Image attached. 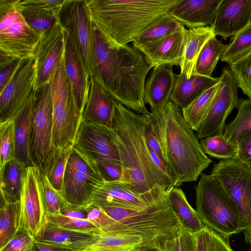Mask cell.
Returning a JSON list of instances; mask_svg holds the SVG:
<instances>
[{
    "label": "cell",
    "instance_id": "6da1fadb",
    "mask_svg": "<svg viewBox=\"0 0 251 251\" xmlns=\"http://www.w3.org/2000/svg\"><path fill=\"white\" fill-rule=\"evenodd\" d=\"M154 66L140 50L113 43L92 23L90 78L126 108L148 117L144 89Z\"/></svg>",
    "mask_w": 251,
    "mask_h": 251
},
{
    "label": "cell",
    "instance_id": "7a4b0ae2",
    "mask_svg": "<svg viewBox=\"0 0 251 251\" xmlns=\"http://www.w3.org/2000/svg\"><path fill=\"white\" fill-rule=\"evenodd\" d=\"M148 118L117 103L113 129L122 169L119 181L133 192L157 201L169 190L153 162L146 142Z\"/></svg>",
    "mask_w": 251,
    "mask_h": 251
},
{
    "label": "cell",
    "instance_id": "3957f363",
    "mask_svg": "<svg viewBox=\"0 0 251 251\" xmlns=\"http://www.w3.org/2000/svg\"><path fill=\"white\" fill-rule=\"evenodd\" d=\"M149 118L175 187L196 181L212 160L203 152L181 109L169 100L151 111Z\"/></svg>",
    "mask_w": 251,
    "mask_h": 251
},
{
    "label": "cell",
    "instance_id": "277c9868",
    "mask_svg": "<svg viewBox=\"0 0 251 251\" xmlns=\"http://www.w3.org/2000/svg\"><path fill=\"white\" fill-rule=\"evenodd\" d=\"M178 0H85L91 22L107 39L127 45Z\"/></svg>",
    "mask_w": 251,
    "mask_h": 251
},
{
    "label": "cell",
    "instance_id": "5b68a950",
    "mask_svg": "<svg viewBox=\"0 0 251 251\" xmlns=\"http://www.w3.org/2000/svg\"><path fill=\"white\" fill-rule=\"evenodd\" d=\"M169 191L161 200L142 209L101 207L118 221L112 234L140 236L163 244L178 237L181 226L172 209Z\"/></svg>",
    "mask_w": 251,
    "mask_h": 251
},
{
    "label": "cell",
    "instance_id": "8992f818",
    "mask_svg": "<svg viewBox=\"0 0 251 251\" xmlns=\"http://www.w3.org/2000/svg\"><path fill=\"white\" fill-rule=\"evenodd\" d=\"M195 189L196 210L206 226L228 237L240 233L237 207L215 177L201 173Z\"/></svg>",
    "mask_w": 251,
    "mask_h": 251
},
{
    "label": "cell",
    "instance_id": "52a82bcc",
    "mask_svg": "<svg viewBox=\"0 0 251 251\" xmlns=\"http://www.w3.org/2000/svg\"><path fill=\"white\" fill-rule=\"evenodd\" d=\"M49 83L52 101L53 147L55 150L73 148L82 115L77 107L65 74L63 53Z\"/></svg>",
    "mask_w": 251,
    "mask_h": 251
},
{
    "label": "cell",
    "instance_id": "ba28073f",
    "mask_svg": "<svg viewBox=\"0 0 251 251\" xmlns=\"http://www.w3.org/2000/svg\"><path fill=\"white\" fill-rule=\"evenodd\" d=\"M42 174L36 166L25 168L18 203L17 232H23L35 239L49 223L43 197Z\"/></svg>",
    "mask_w": 251,
    "mask_h": 251
},
{
    "label": "cell",
    "instance_id": "9c48e42d",
    "mask_svg": "<svg viewBox=\"0 0 251 251\" xmlns=\"http://www.w3.org/2000/svg\"><path fill=\"white\" fill-rule=\"evenodd\" d=\"M210 174L221 183L235 204L240 232L251 226V168L236 158L221 160Z\"/></svg>",
    "mask_w": 251,
    "mask_h": 251
},
{
    "label": "cell",
    "instance_id": "30bf717a",
    "mask_svg": "<svg viewBox=\"0 0 251 251\" xmlns=\"http://www.w3.org/2000/svg\"><path fill=\"white\" fill-rule=\"evenodd\" d=\"M16 0H0V50L22 59L33 56L41 35L31 29L16 8Z\"/></svg>",
    "mask_w": 251,
    "mask_h": 251
},
{
    "label": "cell",
    "instance_id": "8fae6325",
    "mask_svg": "<svg viewBox=\"0 0 251 251\" xmlns=\"http://www.w3.org/2000/svg\"><path fill=\"white\" fill-rule=\"evenodd\" d=\"M53 127L52 101L50 83L36 89L30 140L31 158L34 166L42 174L56 150L52 142Z\"/></svg>",
    "mask_w": 251,
    "mask_h": 251
},
{
    "label": "cell",
    "instance_id": "7c38bea8",
    "mask_svg": "<svg viewBox=\"0 0 251 251\" xmlns=\"http://www.w3.org/2000/svg\"><path fill=\"white\" fill-rule=\"evenodd\" d=\"M36 81L34 57L21 59L12 78L0 92V123L15 117L36 90Z\"/></svg>",
    "mask_w": 251,
    "mask_h": 251
},
{
    "label": "cell",
    "instance_id": "4fadbf2b",
    "mask_svg": "<svg viewBox=\"0 0 251 251\" xmlns=\"http://www.w3.org/2000/svg\"><path fill=\"white\" fill-rule=\"evenodd\" d=\"M238 88L229 67L223 68L209 110L197 131L200 141L208 136L224 135L226 121L239 104Z\"/></svg>",
    "mask_w": 251,
    "mask_h": 251
},
{
    "label": "cell",
    "instance_id": "5bb4252c",
    "mask_svg": "<svg viewBox=\"0 0 251 251\" xmlns=\"http://www.w3.org/2000/svg\"><path fill=\"white\" fill-rule=\"evenodd\" d=\"M74 147L95 164L104 161L121 164L113 127L82 119Z\"/></svg>",
    "mask_w": 251,
    "mask_h": 251
},
{
    "label": "cell",
    "instance_id": "9a60e30c",
    "mask_svg": "<svg viewBox=\"0 0 251 251\" xmlns=\"http://www.w3.org/2000/svg\"><path fill=\"white\" fill-rule=\"evenodd\" d=\"M58 17L75 45L90 78L92 23L84 0H69L60 10Z\"/></svg>",
    "mask_w": 251,
    "mask_h": 251
},
{
    "label": "cell",
    "instance_id": "2e32d148",
    "mask_svg": "<svg viewBox=\"0 0 251 251\" xmlns=\"http://www.w3.org/2000/svg\"><path fill=\"white\" fill-rule=\"evenodd\" d=\"M64 50V29L58 21L42 34L34 52L37 67L36 89L49 83Z\"/></svg>",
    "mask_w": 251,
    "mask_h": 251
},
{
    "label": "cell",
    "instance_id": "e0dca14e",
    "mask_svg": "<svg viewBox=\"0 0 251 251\" xmlns=\"http://www.w3.org/2000/svg\"><path fill=\"white\" fill-rule=\"evenodd\" d=\"M158 201H153L137 194L119 181L103 180L94 185L89 199L88 205L142 209Z\"/></svg>",
    "mask_w": 251,
    "mask_h": 251
},
{
    "label": "cell",
    "instance_id": "ac0fdd59",
    "mask_svg": "<svg viewBox=\"0 0 251 251\" xmlns=\"http://www.w3.org/2000/svg\"><path fill=\"white\" fill-rule=\"evenodd\" d=\"M63 58L66 75L77 107L82 115L87 99L90 77L75 45L65 30Z\"/></svg>",
    "mask_w": 251,
    "mask_h": 251
},
{
    "label": "cell",
    "instance_id": "d6986e66",
    "mask_svg": "<svg viewBox=\"0 0 251 251\" xmlns=\"http://www.w3.org/2000/svg\"><path fill=\"white\" fill-rule=\"evenodd\" d=\"M251 24V0H223L212 26L225 40Z\"/></svg>",
    "mask_w": 251,
    "mask_h": 251
},
{
    "label": "cell",
    "instance_id": "ffe728a7",
    "mask_svg": "<svg viewBox=\"0 0 251 251\" xmlns=\"http://www.w3.org/2000/svg\"><path fill=\"white\" fill-rule=\"evenodd\" d=\"M223 0H178L168 13L188 28L212 26Z\"/></svg>",
    "mask_w": 251,
    "mask_h": 251
},
{
    "label": "cell",
    "instance_id": "44dd1931",
    "mask_svg": "<svg viewBox=\"0 0 251 251\" xmlns=\"http://www.w3.org/2000/svg\"><path fill=\"white\" fill-rule=\"evenodd\" d=\"M118 101L106 92L93 78L89 79L87 99L82 119L109 127L115 124Z\"/></svg>",
    "mask_w": 251,
    "mask_h": 251
},
{
    "label": "cell",
    "instance_id": "7402d4cb",
    "mask_svg": "<svg viewBox=\"0 0 251 251\" xmlns=\"http://www.w3.org/2000/svg\"><path fill=\"white\" fill-rule=\"evenodd\" d=\"M165 244L140 236L96 233L93 241L79 251H145L157 248L163 251Z\"/></svg>",
    "mask_w": 251,
    "mask_h": 251
},
{
    "label": "cell",
    "instance_id": "603a6c76",
    "mask_svg": "<svg viewBox=\"0 0 251 251\" xmlns=\"http://www.w3.org/2000/svg\"><path fill=\"white\" fill-rule=\"evenodd\" d=\"M171 64L155 65L144 89V101L153 111L168 101L174 88L176 74Z\"/></svg>",
    "mask_w": 251,
    "mask_h": 251
},
{
    "label": "cell",
    "instance_id": "cb8c5ba5",
    "mask_svg": "<svg viewBox=\"0 0 251 251\" xmlns=\"http://www.w3.org/2000/svg\"><path fill=\"white\" fill-rule=\"evenodd\" d=\"M187 29L183 26L181 29L140 50L154 66L171 64L179 66L184 52Z\"/></svg>",
    "mask_w": 251,
    "mask_h": 251
},
{
    "label": "cell",
    "instance_id": "d4e9b609",
    "mask_svg": "<svg viewBox=\"0 0 251 251\" xmlns=\"http://www.w3.org/2000/svg\"><path fill=\"white\" fill-rule=\"evenodd\" d=\"M101 181L67 164L60 194L69 205L87 206L94 185Z\"/></svg>",
    "mask_w": 251,
    "mask_h": 251
},
{
    "label": "cell",
    "instance_id": "484cf974",
    "mask_svg": "<svg viewBox=\"0 0 251 251\" xmlns=\"http://www.w3.org/2000/svg\"><path fill=\"white\" fill-rule=\"evenodd\" d=\"M36 100V90L13 119L15 125L16 158L27 166H34L30 151V140L33 112Z\"/></svg>",
    "mask_w": 251,
    "mask_h": 251
},
{
    "label": "cell",
    "instance_id": "4316f807",
    "mask_svg": "<svg viewBox=\"0 0 251 251\" xmlns=\"http://www.w3.org/2000/svg\"><path fill=\"white\" fill-rule=\"evenodd\" d=\"M219 77L192 75L188 78L184 75H176L173 89L169 100L181 109L190 104L206 90L218 83Z\"/></svg>",
    "mask_w": 251,
    "mask_h": 251
},
{
    "label": "cell",
    "instance_id": "83f0119b",
    "mask_svg": "<svg viewBox=\"0 0 251 251\" xmlns=\"http://www.w3.org/2000/svg\"><path fill=\"white\" fill-rule=\"evenodd\" d=\"M96 233L69 230L55 226L50 222L35 241L62 246L79 251L92 243Z\"/></svg>",
    "mask_w": 251,
    "mask_h": 251
},
{
    "label": "cell",
    "instance_id": "f1b7e54d",
    "mask_svg": "<svg viewBox=\"0 0 251 251\" xmlns=\"http://www.w3.org/2000/svg\"><path fill=\"white\" fill-rule=\"evenodd\" d=\"M215 35L212 26L187 28L185 48L179 65L180 74L189 78L197 59L205 43Z\"/></svg>",
    "mask_w": 251,
    "mask_h": 251
},
{
    "label": "cell",
    "instance_id": "f546056e",
    "mask_svg": "<svg viewBox=\"0 0 251 251\" xmlns=\"http://www.w3.org/2000/svg\"><path fill=\"white\" fill-rule=\"evenodd\" d=\"M169 198L182 227L192 234L200 232L205 227L198 212L189 204L181 188H172L169 192Z\"/></svg>",
    "mask_w": 251,
    "mask_h": 251
},
{
    "label": "cell",
    "instance_id": "4dcf8cb0",
    "mask_svg": "<svg viewBox=\"0 0 251 251\" xmlns=\"http://www.w3.org/2000/svg\"><path fill=\"white\" fill-rule=\"evenodd\" d=\"M26 165L16 158L5 164L0 172V196L7 202L19 201Z\"/></svg>",
    "mask_w": 251,
    "mask_h": 251
},
{
    "label": "cell",
    "instance_id": "1f68e13d",
    "mask_svg": "<svg viewBox=\"0 0 251 251\" xmlns=\"http://www.w3.org/2000/svg\"><path fill=\"white\" fill-rule=\"evenodd\" d=\"M184 26L168 13L151 23L132 42L139 50L181 29Z\"/></svg>",
    "mask_w": 251,
    "mask_h": 251
},
{
    "label": "cell",
    "instance_id": "d6a6232c",
    "mask_svg": "<svg viewBox=\"0 0 251 251\" xmlns=\"http://www.w3.org/2000/svg\"><path fill=\"white\" fill-rule=\"evenodd\" d=\"M214 35L204 45L196 62L193 75L212 77V73L218 61L226 48Z\"/></svg>",
    "mask_w": 251,
    "mask_h": 251
},
{
    "label": "cell",
    "instance_id": "836d02e7",
    "mask_svg": "<svg viewBox=\"0 0 251 251\" xmlns=\"http://www.w3.org/2000/svg\"><path fill=\"white\" fill-rule=\"evenodd\" d=\"M218 87V83L206 90L188 106L181 109L185 120L194 131H198L205 119Z\"/></svg>",
    "mask_w": 251,
    "mask_h": 251
},
{
    "label": "cell",
    "instance_id": "e575fe53",
    "mask_svg": "<svg viewBox=\"0 0 251 251\" xmlns=\"http://www.w3.org/2000/svg\"><path fill=\"white\" fill-rule=\"evenodd\" d=\"M235 118L226 125L224 135L229 141L238 144L242 134L251 129V99H240Z\"/></svg>",
    "mask_w": 251,
    "mask_h": 251
},
{
    "label": "cell",
    "instance_id": "d590c367",
    "mask_svg": "<svg viewBox=\"0 0 251 251\" xmlns=\"http://www.w3.org/2000/svg\"><path fill=\"white\" fill-rule=\"evenodd\" d=\"M15 6L28 26L36 32L42 35L59 21L58 15L44 10Z\"/></svg>",
    "mask_w": 251,
    "mask_h": 251
},
{
    "label": "cell",
    "instance_id": "8d00e7d4",
    "mask_svg": "<svg viewBox=\"0 0 251 251\" xmlns=\"http://www.w3.org/2000/svg\"><path fill=\"white\" fill-rule=\"evenodd\" d=\"M203 152L218 159L235 158L238 154V144L228 141L224 135L205 137L200 141Z\"/></svg>",
    "mask_w": 251,
    "mask_h": 251
},
{
    "label": "cell",
    "instance_id": "74e56055",
    "mask_svg": "<svg viewBox=\"0 0 251 251\" xmlns=\"http://www.w3.org/2000/svg\"><path fill=\"white\" fill-rule=\"evenodd\" d=\"M251 52V24L233 36L221 59L229 65Z\"/></svg>",
    "mask_w": 251,
    "mask_h": 251
},
{
    "label": "cell",
    "instance_id": "f35d334b",
    "mask_svg": "<svg viewBox=\"0 0 251 251\" xmlns=\"http://www.w3.org/2000/svg\"><path fill=\"white\" fill-rule=\"evenodd\" d=\"M194 235L196 251H234L229 243V237L222 235L206 226Z\"/></svg>",
    "mask_w": 251,
    "mask_h": 251
},
{
    "label": "cell",
    "instance_id": "ab89813d",
    "mask_svg": "<svg viewBox=\"0 0 251 251\" xmlns=\"http://www.w3.org/2000/svg\"><path fill=\"white\" fill-rule=\"evenodd\" d=\"M18 203H9L0 196V248L17 233Z\"/></svg>",
    "mask_w": 251,
    "mask_h": 251
},
{
    "label": "cell",
    "instance_id": "60d3db41",
    "mask_svg": "<svg viewBox=\"0 0 251 251\" xmlns=\"http://www.w3.org/2000/svg\"><path fill=\"white\" fill-rule=\"evenodd\" d=\"M73 148L56 150L42 174L47 177L51 185L60 193L62 188L68 158Z\"/></svg>",
    "mask_w": 251,
    "mask_h": 251
},
{
    "label": "cell",
    "instance_id": "b9f144b4",
    "mask_svg": "<svg viewBox=\"0 0 251 251\" xmlns=\"http://www.w3.org/2000/svg\"><path fill=\"white\" fill-rule=\"evenodd\" d=\"M0 172L6 163L16 158L15 125L13 119L0 123Z\"/></svg>",
    "mask_w": 251,
    "mask_h": 251
},
{
    "label": "cell",
    "instance_id": "7bdbcfd3",
    "mask_svg": "<svg viewBox=\"0 0 251 251\" xmlns=\"http://www.w3.org/2000/svg\"><path fill=\"white\" fill-rule=\"evenodd\" d=\"M229 68L238 87L251 99V52Z\"/></svg>",
    "mask_w": 251,
    "mask_h": 251
},
{
    "label": "cell",
    "instance_id": "ee69618b",
    "mask_svg": "<svg viewBox=\"0 0 251 251\" xmlns=\"http://www.w3.org/2000/svg\"><path fill=\"white\" fill-rule=\"evenodd\" d=\"M43 197L45 210L48 216L62 214L61 209L69 205L60 193L50 183L47 177L42 175Z\"/></svg>",
    "mask_w": 251,
    "mask_h": 251
},
{
    "label": "cell",
    "instance_id": "f6af8a7d",
    "mask_svg": "<svg viewBox=\"0 0 251 251\" xmlns=\"http://www.w3.org/2000/svg\"><path fill=\"white\" fill-rule=\"evenodd\" d=\"M51 224L69 230L76 231L98 233L100 231L87 219L71 218L62 214L48 217Z\"/></svg>",
    "mask_w": 251,
    "mask_h": 251
},
{
    "label": "cell",
    "instance_id": "bcb514c9",
    "mask_svg": "<svg viewBox=\"0 0 251 251\" xmlns=\"http://www.w3.org/2000/svg\"><path fill=\"white\" fill-rule=\"evenodd\" d=\"M87 220L99 229L100 232L111 234L113 232L118 221L115 220L100 207L89 205L87 207Z\"/></svg>",
    "mask_w": 251,
    "mask_h": 251
},
{
    "label": "cell",
    "instance_id": "7dc6e473",
    "mask_svg": "<svg viewBox=\"0 0 251 251\" xmlns=\"http://www.w3.org/2000/svg\"><path fill=\"white\" fill-rule=\"evenodd\" d=\"M69 1V0H18L16 4L22 7L50 11L58 15L62 7Z\"/></svg>",
    "mask_w": 251,
    "mask_h": 251
},
{
    "label": "cell",
    "instance_id": "c3c4849f",
    "mask_svg": "<svg viewBox=\"0 0 251 251\" xmlns=\"http://www.w3.org/2000/svg\"><path fill=\"white\" fill-rule=\"evenodd\" d=\"M35 240L28 234L18 232L0 251H34Z\"/></svg>",
    "mask_w": 251,
    "mask_h": 251
},
{
    "label": "cell",
    "instance_id": "681fc988",
    "mask_svg": "<svg viewBox=\"0 0 251 251\" xmlns=\"http://www.w3.org/2000/svg\"><path fill=\"white\" fill-rule=\"evenodd\" d=\"M103 179L107 181H119L122 176V169L120 164L104 161L96 164Z\"/></svg>",
    "mask_w": 251,
    "mask_h": 251
},
{
    "label": "cell",
    "instance_id": "f907efd6",
    "mask_svg": "<svg viewBox=\"0 0 251 251\" xmlns=\"http://www.w3.org/2000/svg\"><path fill=\"white\" fill-rule=\"evenodd\" d=\"M238 154L236 158L251 168V129L244 132L238 142Z\"/></svg>",
    "mask_w": 251,
    "mask_h": 251
},
{
    "label": "cell",
    "instance_id": "816d5d0a",
    "mask_svg": "<svg viewBox=\"0 0 251 251\" xmlns=\"http://www.w3.org/2000/svg\"><path fill=\"white\" fill-rule=\"evenodd\" d=\"M145 137L147 144L149 148L154 151L165 163L160 142L155 133L149 116L146 127Z\"/></svg>",
    "mask_w": 251,
    "mask_h": 251
},
{
    "label": "cell",
    "instance_id": "f5cc1de1",
    "mask_svg": "<svg viewBox=\"0 0 251 251\" xmlns=\"http://www.w3.org/2000/svg\"><path fill=\"white\" fill-rule=\"evenodd\" d=\"M21 59L15 58L8 63L0 67V92L9 82L16 71Z\"/></svg>",
    "mask_w": 251,
    "mask_h": 251
},
{
    "label": "cell",
    "instance_id": "db71d44e",
    "mask_svg": "<svg viewBox=\"0 0 251 251\" xmlns=\"http://www.w3.org/2000/svg\"><path fill=\"white\" fill-rule=\"evenodd\" d=\"M179 238L181 251H196V242L194 234L181 226Z\"/></svg>",
    "mask_w": 251,
    "mask_h": 251
},
{
    "label": "cell",
    "instance_id": "11a10c76",
    "mask_svg": "<svg viewBox=\"0 0 251 251\" xmlns=\"http://www.w3.org/2000/svg\"><path fill=\"white\" fill-rule=\"evenodd\" d=\"M87 206L68 205L63 208L61 212L62 215L76 219H87Z\"/></svg>",
    "mask_w": 251,
    "mask_h": 251
},
{
    "label": "cell",
    "instance_id": "9f6ffc18",
    "mask_svg": "<svg viewBox=\"0 0 251 251\" xmlns=\"http://www.w3.org/2000/svg\"><path fill=\"white\" fill-rule=\"evenodd\" d=\"M34 251H78L68 247L35 240Z\"/></svg>",
    "mask_w": 251,
    "mask_h": 251
},
{
    "label": "cell",
    "instance_id": "6f0895ef",
    "mask_svg": "<svg viewBox=\"0 0 251 251\" xmlns=\"http://www.w3.org/2000/svg\"><path fill=\"white\" fill-rule=\"evenodd\" d=\"M163 251H181L179 236L167 241L164 246Z\"/></svg>",
    "mask_w": 251,
    "mask_h": 251
},
{
    "label": "cell",
    "instance_id": "680465c9",
    "mask_svg": "<svg viewBox=\"0 0 251 251\" xmlns=\"http://www.w3.org/2000/svg\"><path fill=\"white\" fill-rule=\"evenodd\" d=\"M243 232L244 234L245 241L247 244H249L250 251H251V226Z\"/></svg>",
    "mask_w": 251,
    "mask_h": 251
},
{
    "label": "cell",
    "instance_id": "91938a15",
    "mask_svg": "<svg viewBox=\"0 0 251 251\" xmlns=\"http://www.w3.org/2000/svg\"><path fill=\"white\" fill-rule=\"evenodd\" d=\"M145 251H162L161 250L157 249V248H151L148 249Z\"/></svg>",
    "mask_w": 251,
    "mask_h": 251
},
{
    "label": "cell",
    "instance_id": "94428289",
    "mask_svg": "<svg viewBox=\"0 0 251 251\" xmlns=\"http://www.w3.org/2000/svg\"></svg>",
    "mask_w": 251,
    "mask_h": 251
}]
</instances>
